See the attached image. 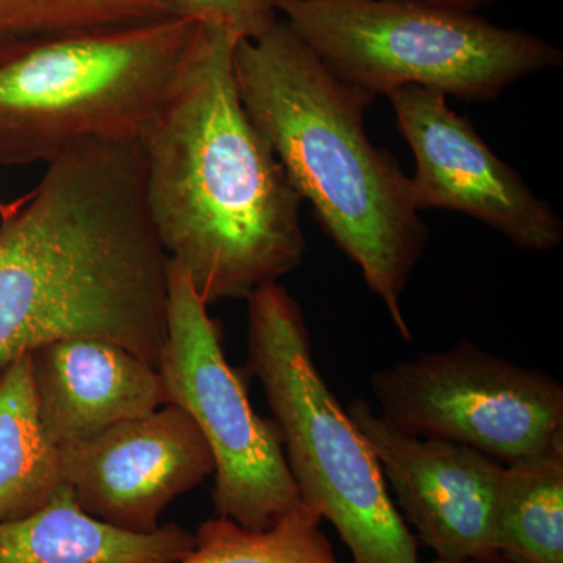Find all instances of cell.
<instances>
[{
    "label": "cell",
    "mask_w": 563,
    "mask_h": 563,
    "mask_svg": "<svg viewBox=\"0 0 563 563\" xmlns=\"http://www.w3.org/2000/svg\"><path fill=\"white\" fill-rule=\"evenodd\" d=\"M246 301L250 368L302 503L335 526L352 563H420L376 454L314 365L301 306L279 282Z\"/></svg>",
    "instance_id": "obj_5"
},
{
    "label": "cell",
    "mask_w": 563,
    "mask_h": 563,
    "mask_svg": "<svg viewBox=\"0 0 563 563\" xmlns=\"http://www.w3.org/2000/svg\"><path fill=\"white\" fill-rule=\"evenodd\" d=\"M177 13L221 25L239 40H258L280 20L276 0H174Z\"/></svg>",
    "instance_id": "obj_18"
},
{
    "label": "cell",
    "mask_w": 563,
    "mask_h": 563,
    "mask_svg": "<svg viewBox=\"0 0 563 563\" xmlns=\"http://www.w3.org/2000/svg\"><path fill=\"white\" fill-rule=\"evenodd\" d=\"M385 420L506 463L563 442V388L473 343L428 352L372 376Z\"/></svg>",
    "instance_id": "obj_8"
},
{
    "label": "cell",
    "mask_w": 563,
    "mask_h": 563,
    "mask_svg": "<svg viewBox=\"0 0 563 563\" xmlns=\"http://www.w3.org/2000/svg\"><path fill=\"white\" fill-rule=\"evenodd\" d=\"M396 125L409 143L417 210L466 214L501 233L518 250L550 252L563 242V221L509 163L499 158L446 96L420 87L391 92Z\"/></svg>",
    "instance_id": "obj_9"
},
{
    "label": "cell",
    "mask_w": 563,
    "mask_h": 563,
    "mask_svg": "<svg viewBox=\"0 0 563 563\" xmlns=\"http://www.w3.org/2000/svg\"><path fill=\"white\" fill-rule=\"evenodd\" d=\"M31 358L41 426L57 446L168 404L158 368L117 343L60 340L32 351Z\"/></svg>",
    "instance_id": "obj_12"
},
{
    "label": "cell",
    "mask_w": 563,
    "mask_h": 563,
    "mask_svg": "<svg viewBox=\"0 0 563 563\" xmlns=\"http://www.w3.org/2000/svg\"><path fill=\"white\" fill-rule=\"evenodd\" d=\"M432 563H510L504 561L499 555H492V558L485 559H463V561H442V559H435Z\"/></svg>",
    "instance_id": "obj_20"
},
{
    "label": "cell",
    "mask_w": 563,
    "mask_h": 563,
    "mask_svg": "<svg viewBox=\"0 0 563 563\" xmlns=\"http://www.w3.org/2000/svg\"><path fill=\"white\" fill-rule=\"evenodd\" d=\"M168 318L158 372L168 404L190 415L214 461L217 517L263 531L302 506L276 421L252 409L243 377L225 358L209 303L169 261Z\"/></svg>",
    "instance_id": "obj_7"
},
{
    "label": "cell",
    "mask_w": 563,
    "mask_h": 563,
    "mask_svg": "<svg viewBox=\"0 0 563 563\" xmlns=\"http://www.w3.org/2000/svg\"><path fill=\"white\" fill-rule=\"evenodd\" d=\"M493 544L510 563H563V442L504 465Z\"/></svg>",
    "instance_id": "obj_15"
},
{
    "label": "cell",
    "mask_w": 563,
    "mask_h": 563,
    "mask_svg": "<svg viewBox=\"0 0 563 563\" xmlns=\"http://www.w3.org/2000/svg\"><path fill=\"white\" fill-rule=\"evenodd\" d=\"M198 22L55 33L0 49V166L49 163L84 140H140Z\"/></svg>",
    "instance_id": "obj_4"
},
{
    "label": "cell",
    "mask_w": 563,
    "mask_h": 563,
    "mask_svg": "<svg viewBox=\"0 0 563 563\" xmlns=\"http://www.w3.org/2000/svg\"><path fill=\"white\" fill-rule=\"evenodd\" d=\"M276 3L333 76L373 98L420 87L462 101H495L517 81L563 63L550 41L473 11L417 0Z\"/></svg>",
    "instance_id": "obj_6"
},
{
    "label": "cell",
    "mask_w": 563,
    "mask_h": 563,
    "mask_svg": "<svg viewBox=\"0 0 563 563\" xmlns=\"http://www.w3.org/2000/svg\"><path fill=\"white\" fill-rule=\"evenodd\" d=\"M58 448L81 509L131 532L161 528L166 507L214 473L209 443L173 404Z\"/></svg>",
    "instance_id": "obj_10"
},
{
    "label": "cell",
    "mask_w": 563,
    "mask_h": 563,
    "mask_svg": "<svg viewBox=\"0 0 563 563\" xmlns=\"http://www.w3.org/2000/svg\"><path fill=\"white\" fill-rule=\"evenodd\" d=\"M236 43L198 22L140 136L155 232L209 306L250 298L306 254L301 198L240 98Z\"/></svg>",
    "instance_id": "obj_2"
},
{
    "label": "cell",
    "mask_w": 563,
    "mask_h": 563,
    "mask_svg": "<svg viewBox=\"0 0 563 563\" xmlns=\"http://www.w3.org/2000/svg\"><path fill=\"white\" fill-rule=\"evenodd\" d=\"M192 547L179 525L131 532L98 520L66 484L38 512L0 523V563H176Z\"/></svg>",
    "instance_id": "obj_13"
},
{
    "label": "cell",
    "mask_w": 563,
    "mask_h": 563,
    "mask_svg": "<svg viewBox=\"0 0 563 563\" xmlns=\"http://www.w3.org/2000/svg\"><path fill=\"white\" fill-rule=\"evenodd\" d=\"M233 69L244 109L292 188L410 342L401 296L429 232L409 176L366 135L376 98L333 76L282 18L262 38L239 40Z\"/></svg>",
    "instance_id": "obj_3"
},
{
    "label": "cell",
    "mask_w": 563,
    "mask_h": 563,
    "mask_svg": "<svg viewBox=\"0 0 563 563\" xmlns=\"http://www.w3.org/2000/svg\"><path fill=\"white\" fill-rule=\"evenodd\" d=\"M417 2L431 3V5L448 7V9H457L474 11L481 7L488 5L495 0H417Z\"/></svg>",
    "instance_id": "obj_19"
},
{
    "label": "cell",
    "mask_w": 563,
    "mask_h": 563,
    "mask_svg": "<svg viewBox=\"0 0 563 563\" xmlns=\"http://www.w3.org/2000/svg\"><path fill=\"white\" fill-rule=\"evenodd\" d=\"M174 0H0V49L55 33L165 20Z\"/></svg>",
    "instance_id": "obj_17"
},
{
    "label": "cell",
    "mask_w": 563,
    "mask_h": 563,
    "mask_svg": "<svg viewBox=\"0 0 563 563\" xmlns=\"http://www.w3.org/2000/svg\"><path fill=\"white\" fill-rule=\"evenodd\" d=\"M306 503L263 531L214 517L199 526L195 547L176 563H340Z\"/></svg>",
    "instance_id": "obj_16"
},
{
    "label": "cell",
    "mask_w": 563,
    "mask_h": 563,
    "mask_svg": "<svg viewBox=\"0 0 563 563\" xmlns=\"http://www.w3.org/2000/svg\"><path fill=\"white\" fill-rule=\"evenodd\" d=\"M22 203V196L21 198L14 199V201L11 202H3L0 201V220H3V218L10 217L13 211H16L20 209V206Z\"/></svg>",
    "instance_id": "obj_21"
},
{
    "label": "cell",
    "mask_w": 563,
    "mask_h": 563,
    "mask_svg": "<svg viewBox=\"0 0 563 563\" xmlns=\"http://www.w3.org/2000/svg\"><path fill=\"white\" fill-rule=\"evenodd\" d=\"M168 280L140 140L73 144L0 220V374L68 339L117 343L158 368Z\"/></svg>",
    "instance_id": "obj_1"
},
{
    "label": "cell",
    "mask_w": 563,
    "mask_h": 563,
    "mask_svg": "<svg viewBox=\"0 0 563 563\" xmlns=\"http://www.w3.org/2000/svg\"><path fill=\"white\" fill-rule=\"evenodd\" d=\"M347 413L376 454L407 520L437 559L496 555L501 463L465 444L402 431L363 399H355Z\"/></svg>",
    "instance_id": "obj_11"
},
{
    "label": "cell",
    "mask_w": 563,
    "mask_h": 563,
    "mask_svg": "<svg viewBox=\"0 0 563 563\" xmlns=\"http://www.w3.org/2000/svg\"><path fill=\"white\" fill-rule=\"evenodd\" d=\"M65 484L60 448L41 426L24 354L0 374V523L38 512Z\"/></svg>",
    "instance_id": "obj_14"
}]
</instances>
